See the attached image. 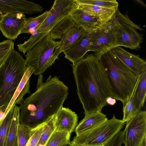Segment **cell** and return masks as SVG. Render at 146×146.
I'll list each match as a JSON object with an SVG mask.
<instances>
[{
    "label": "cell",
    "instance_id": "484cf974",
    "mask_svg": "<svg viewBox=\"0 0 146 146\" xmlns=\"http://www.w3.org/2000/svg\"><path fill=\"white\" fill-rule=\"evenodd\" d=\"M15 105L12 107L5 116L0 127V146H5L10 126L13 118Z\"/></svg>",
    "mask_w": 146,
    "mask_h": 146
},
{
    "label": "cell",
    "instance_id": "f1b7e54d",
    "mask_svg": "<svg viewBox=\"0 0 146 146\" xmlns=\"http://www.w3.org/2000/svg\"><path fill=\"white\" fill-rule=\"evenodd\" d=\"M32 128L19 123L17 132V146H26L31 136Z\"/></svg>",
    "mask_w": 146,
    "mask_h": 146
},
{
    "label": "cell",
    "instance_id": "836d02e7",
    "mask_svg": "<svg viewBox=\"0 0 146 146\" xmlns=\"http://www.w3.org/2000/svg\"><path fill=\"white\" fill-rule=\"evenodd\" d=\"M123 131H120L109 143L104 146H121L123 143Z\"/></svg>",
    "mask_w": 146,
    "mask_h": 146
},
{
    "label": "cell",
    "instance_id": "8992f818",
    "mask_svg": "<svg viewBox=\"0 0 146 146\" xmlns=\"http://www.w3.org/2000/svg\"><path fill=\"white\" fill-rule=\"evenodd\" d=\"M60 44V40L55 41L48 33L27 53L26 65L33 69L34 74L42 75L54 63L62 52Z\"/></svg>",
    "mask_w": 146,
    "mask_h": 146
},
{
    "label": "cell",
    "instance_id": "4fadbf2b",
    "mask_svg": "<svg viewBox=\"0 0 146 146\" xmlns=\"http://www.w3.org/2000/svg\"><path fill=\"white\" fill-rule=\"evenodd\" d=\"M111 50L137 76L146 71V62L139 55L130 53L121 46L115 47Z\"/></svg>",
    "mask_w": 146,
    "mask_h": 146
},
{
    "label": "cell",
    "instance_id": "9a60e30c",
    "mask_svg": "<svg viewBox=\"0 0 146 146\" xmlns=\"http://www.w3.org/2000/svg\"><path fill=\"white\" fill-rule=\"evenodd\" d=\"M96 31L85 32L72 46L63 52L65 58L74 64L82 58L88 51L90 40Z\"/></svg>",
    "mask_w": 146,
    "mask_h": 146
},
{
    "label": "cell",
    "instance_id": "d590c367",
    "mask_svg": "<svg viewBox=\"0 0 146 146\" xmlns=\"http://www.w3.org/2000/svg\"><path fill=\"white\" fill-rule=\"evenodd\" d=\"M106 102L107 104L113 106L116 102V100L111 97H109L107 99Z\"/></svg>",
    "mask_w": 146,
    "mask_h": 146
},
{
    "label": "cell",
    "instance_id": "52a82bcc",
    "mask_svg": "<svg viewBox=\"0 0 146 146\" xmlns=\"http://www.w3.org/2000/svg\"><path fill=\"white\" fill-rule=\"evenodd\" d=\"M125 124L113 115L110 119L76 135L70 142L72 146H104L113 139Z\"/></svg>",
    "mask_w": 146,
    "mask_h": 146
},
{
    "label": "cell",
    "instance_id": "83f0119b",
    "mask_svg": "<svg viewBox=\"0 0 146 146\" xmlns=\"http://www.w3.org/2000/svg\"><path fill=\"white\" fill-rule=\"evenodd\" d=\"M49 13V11H46L42 14L36 17H29L27 19L21 34L31 33L32 30L44 21Z\"/></svg>",
    "mask_w": 146,
    "mask_h": 146
},
{
    "label": "cell",
    "instance_id": "5b68a950",
    "mask_svg": "<svg viewBox=\"0 0 146 146\" xmlns=\"http://www.w3.org/2000/svg\"><path fill=\"white\" fill-rule=\"evenodd\" d=\"M77 8L75 0H55L44 21L33 29L34 31L28 40L20 44L21 51L25 53L27 52L60 21L70 15Z\"/></svg>",
    "mask_w": 146,
    "mask_h": 146
},
{
    "label": "cell",
    "instance_id": "5bb4252c",
    "mask_svg": "<svg viewBox=\"0 0 146 146\" xmlns=\"http://www.w3.org/2000/svg\"><path fill=\"white\" fill-rule=\"evenodd\" d=\"M56 129L71 134L75 131L78 125L77 115L68 108L62 107L55 114Z\"/></svg>",
    "mask_w": 146,
    "mask_h": 146
},
{
    "label": "cell",
    "instance_id": "d6a6232c",
    "mask_svg": "<svg viewBox=\"0 0 146 146\" xmlns=\"http://www.w3.org/2000/svg\"><path fill=\"white\" fill-rule=\"evenodd\" d=\"M45 122L32 128L31 136L26 146H37Z\"/></svg>",
    "mask_w": 146,
    "mask_h": 146
},
{
    "label": "cell",
    "instance_id": "e0dca14e",
    "mask_svg": "<svg viewBox=\"0 0 146 146\" xmlns=\"http://www.w3.org/2000/svg\"><path fill=\"white\" fill-rule=\"evenodd\" d=\"M33 73V69L27 66L23 77L7 106L5 113L6 114L13 106L17 104H20L24 100L23 97L27 93L30 94V78Z\"/></svg>",
    "mask_w": 146,
    "mask_h": 146
},
{
    "label": "cell",
    "instance_id": "f546056e",
    "mask_svg": "<svg viewBox=\"0 0 146 146\" xmlns=\"http://www.w3.org/2000/svg\"><path fill=\"white\" fill-rule=\"evenodd\" d=\"M77 3L92 5L112 9H117L119 6L118 3L115 0H75Z\"/></svg>",
    "mask_w": 146,
    "mask_h": 146
},
{
    "label": "cell",
    "instance_id": "4316f807",
    "mask_svg": "<svg viewBox=\"0 0 146 146\" xmlns=\"http://www.w3.org/2000/svg\"><path fill=\"white\" fill-rule=\"evenodd\" d=\"M55 114L50 117L46 121L37 146H44L49 137L55 130Z\"/></svg>",
    "mask_w": 146,
    "mask_h": 146
},
{
    "label": "cell",
    "instance_id": "7c38bea8",
    "mask_svg": "<svg viewBox=\"0 0 146 146\" xmlns=\"http://www.w3.org/2000/svg\"><path fill=\"white\" fill-rule=\"evenodd\" d=\"M43 7L35 2L26 0H0V15L21 13L29 15L41 12Z\"/></svg>",
    "mask_w": 146,
    "mask_h": 146
},
{
    "label": "cell",
    "instance_id": "7402d4cb",
    "mask_svg": "<svg viewBox=\"0 0 146 146\" xmlns=\"http://www.w3.org/2000/svg\"><path fill=\"white\" fill-rule=\"evenodd\" d=\"M76 23L70 15L60 21L49 32L50 36L53 39H60L68 32L73 28Z\"/></svg>",
    "mask_w": 146,
    "mask_h": 146
},
{
    "label": "cell",
    "instance_id": "4dcf8cb0",
    "mask_svg": "<svg viewBox=\"0 0 146 146\" xmlns=\"http://www.w3.org/2000/svg\"><path fill=\"white\" fill-rule=\"evenodd\" d=\"M135 88V87L126 104L123 106V117L122 120L125 123L137 113L135 110L134 103L133 97Z\"/></svg>",
    "mask_w": 146,
    "mask_h": 146
},
{
    "label": "cell",
    "instance_id": "f35d334b",
    "mask_svg": "<svg viewBox=\"0 0 146 146\" xmlns=\"http://www.w3.org/2000/svg\"><path fill=\"white\" fill-rule=\"evenodd\" d=\"M2 15H0V19Z\"/></svg>",
    "mask_w": 146,
    "mask_h": 146
},
{
    "label": "cell",
    "instance_id": "ba28073f",
    "mask_svg": "<svg viewBox=\"0 0 146 146\" xmlns=\"http://www.w3.org/2000/svg\"><path fill=\"white\" fill-rule=\"evenodd\" d=\"M123 138L124 146H142L146 139V111L137 112L126 122Z\"/></svg>",
    "mask_w": 146,
    "mask_h": 146
},
{
    "label": "cell",
    "instance_id": "ac0fdd59",
    "mask_svg": "<svg viewBox=\"0 0 146 146\" xmlns=\"http://www.w3.org/2000/svg\"><path fill=\"white\" fill-rule=\"evenodd\" d=\"M108 120L101 111L85 114L84 118L78 124L75 130L76 135L93 128Z\"/></svg>",
    "mask_w": 146,
    "mask_h": 146
},
{
    "label": "cell",
    "instance_id": "9c48e42d",
    "mask_svg": "<svg viewBox=\"0 0 146 146\" xmlns=\"http://www.w3.org/2000/svg\"><path fill=\"white\" fill-rule=\"evenodd\" d=\"M114 39L115 47L123 46L131 49L140 48L143 38L133 27L117 26L110 30Z\"/></svg>",
    "mask_w": 146,
    "mask_h": 146
},
{
    "label": "cell",
    "instance_id": "3957f363",
    "mask_svg": "<svg viewBox=\"0 0 146 146\" xmlns=\"http://www.w3.org/2000/svg\"><path fill=\"white\" fill-rule=\"evenodd\" d=\"M107 77L112 98L124 106L136 85L137 76L110 50L100 58Z\"/></svg>",
    "mask_w": 146,
    "mask_h": 146
},
{
    "label": "cell",
    "instance_id": "277c9868",
    "mask_svg": "<svg viewBox=\"0 0 146 146\" xmlns=\"http://www.w3.org/2000/svg\"><path fill=\"white\" fill-rule=\"evenodd\" d=\"M25 59L14 50L0 64V107L8 105L24 74Z\"/></svg>",
    "mask_w": 146,
    "mask_h": 146
},
{
    "label": "cell",
    "instance_id": "8fae6325",
    "mask_svg": "<svg viewBox=\"0 0 146 146\" xmlns=\"http://www.w3.org/2000/svg\"><path fill=\"white\" fill-rule=\"evenodd\" d=\"M2 15L0 19V30L8 39H16L21 34L27 19L25 15L21 13H10Z\"/></svg>",
    "mask_w": 146,
    "mask_h": 146
},
{
    "label": "cell",
    "instance_id": "cb8c5ba5",
    "mask_svg": "<svg viewBox=\"0 0 146 146\" xmlns=\"http://www.w3.org/2000/svg\"><path fill=\"white\" fill-rule=\"evenodd\" d=\"M19 107L16 106L5 146H17V132L19 123Z\"/></svg>",
    "mask_w": 146,
    "mask_h": 146
},
{
    "label": "cell",
    "instance_id": "603a6c76",
    "mask_svg": "<svg viewBox=\"0 0 146 146\" xmlns=\"http://www.w3.org/2000/svg\"><path fill=\"white\" fill-rule=\"evenodd\" d=\"M85 32L83 28L76 24L60 40V49L61 52L66 51L72 46Z\"/></svg>",
    "mask_w": 146,
    "mask_h": 146
},
{
    "label": "cell",
    "instance_id": "d6986e66",
    "mask_svg": "<svg viewBox=\"0 0 146 146\" xmlns=\"http://www.w3.org/2000/svg\"><path fill=\"white\" fill-rule=\"evenodd\" d=\"M146 95V71L138 77L135 87L133 99L136 113L143 107Z\"/></svg>",
    "mask_w": 146,
    "mask_h": 146
},
{
    "label": "cell",
    "instance_id": "6da1fadb",
    "mask_svg": "<svg viewBox=\"0 0 146 146\" xmlns=\"http://www.w3.org/2000/svg\"><path fill=\"white\" fill-rule=\"evenodd\" d=\"M72 66L84 113L101 111L107 98L112 96L100 59L92 53L87 54Z\"/></svg>",
    "mask_w": 146,
    "mask_h": 146
},
{
    "label": "cell",
    "instance_id": "74e56055",
    "mask_svg": "<svg viewBox=\"0 0 146 146\" xmlns=\"http://www.w3.org/2000/svg\"><path fill=\"white\" fill-rule=\"evenodd\" d=\"M62 146H72L70 142H69L64 145Z\"/></svg>",
    "mask_w": 146,
    "mask_h": 146
},
{
    "label": "cell",
    "instance_id": "44dd1931",
    "mask_svg": "<svg viewBox=\"0 0 146 146\" xmlns=\"http://www.w3.org/2000/svg\"><path fill=\"white\" fill-rule=\"evenodd\" d=\"M126 25L131 26L140 31L143 30L139 25H136L129 19L127 11L126 14H123L120 12L118 8L111 18L102 26L110 30L116 26Z\"/></svg>",
    "mask_w": 146,
    "mask_h": 146
},
{
    "label": "cell",
    "instance_id": "ffe728a7",
    "mask_svg": "<svg viewBox=\"0 0 146 146\" xmlns=\"http://www.w3.org/2000/svg\"><path fill=\"white\" fill-rule=\"evenodd\" d=\"M76 3L78 8L99 18L103 22V24L111 18L117 9H109L92 5Z\"/></svg>",
    "mask_w": 146,
    "mask_h": 146
},
{
    "label": "cell",
    "instance_id": "e575fe53",
    "mask_svg": "<svg viewBox=\"0 0 146 146\" xmlns=\"http://www.w3.org/2000/svg\"><path fill=\"white\" fill-rule=\"evenodd\" d=\"M8 106V105H6L0 107V127L5 116L6 115L5 113Z\"/></svg>",
    "mask_w": 146,
    "mask_h": 146
},
{
    "label": "cell",
    "instance_id": "7a4b0ae2",
    "mask_svg": "<svg viewBox=\"0 0 146 146\" xmlns=\"http://www.w3.org/2000/svg\"><path fill=\"white\" fill-rule=\"evenodd\" d=\"M36 91L24 100L19 107V123L34 128L56 113L63 106L68 88L59 77L50 75L44 82L39 75Z\"/></svg>",
    "mask_w": 146,
    "mask_h": 146
},
{
    "label": "cell",
    "instance_id": "2e32d148",
    "mask_svg": "<svg viewBox=\"0 0 146 146\" xmlns=\"http://www.w3.org/2000/svg\"><path fill=\"white\" fill-rule=\"evenodd\" d=\"M70 15L76 23L86 32L96 31L101 28L103 24L99 18L78 8Z\"/></svg>",
    "mask_w": 146,
    "mask_h": 146
},
{
    "label": "cell",
    "instance_id": "8d00e7d4",
    "mask_svg": "<svg viewBox=\"0 0 146 146\" xmlns=\"http://www.w3.org/2000/svg\"><path fill=\"white\" fill-rule=\"evenodd\" d=\"M134 1L143 6L145 7H146V5L141 0H135Z\"/></svg>",
    "mask_w": 146,
    "mask_h": 146
},
{
    "label": "cell",
    "instance_id": "d4e9b609",
    "mask_svg": "<svg viewBox=\"0 0 146 146\" xmlns=\"http://www.w3.org/2000/svg\"><path fill=\"white\" fill-rule=\"evenodd\" d=\"M70 134L55 129L44 146H62L70 142Z\"/></svg>",
    "mask_w": 146,
    "mask_h": 146
},
{
    "label": "cell",
    "instance_id": "30bf717a",
    "mask_svg": "<svg viewBox=\"0 0 146 146\" xmlns=\"http://www.w3.org/2000/svg\"><path fill=\"white\" fill-rule=\"evenodd\" d=\"M115 42L110 31L102 27L96 30L89 42L88 51L94 52L98 59L106 52L115 47Z\"/></svg>",
    "mask_w": 146,
    "mask_h": 146
},
{
    "label": "cell",
    "instance_id": "ab89813d",
    "mask_svg": "<svg viewBox=\"0 0 146 146\" xmlns=\"http://www.w3.org/2000/svg\"><path fill=\"white\" fill-rule=\"evenodd\" d=\"M88 146L84 145V146Z\"/></svg>",
    "mask_w": 146,
    "mask_h": 146
},
{
    "label": "cell",
    "instance_id": "1f68e13d",
    "mask_svg": "<svg viewBox=\"0 0 146 146\" xmlns=\"http://www.w3.org/2000/svg\"><path fill=\"white\" fill-rule=\"evenodd\" d=\"M14 43L13 40L7 39L0 42V64L14 49Z\"/></svg>",
    "mask_w": 146,
    "mask_h": 146
}]
</instances>
